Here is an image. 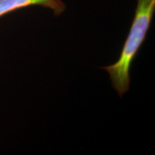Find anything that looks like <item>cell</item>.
<instances>
[{
    "label": "cell",
    "mask_w": 155,
    "mask_h": 155,
    "mask_svg": "<svg viewBox=\"0 0 155 155\" xmlns=\"http://www.w3.org/2000/svg\"><path fill=\"white\" fill-rule=\"evenodd\" d=\"M155 11V0H137L134 17L120 57L113 65L103 67L120 97L129 90L131 63L146 38Z\"/></svg>",
    "instance_id": "obj_1"
},
{
    "label": "cell",
    "mask_w": 155,
    "mask_h": 155,
    "mask_svg": "<svg viewBox=\"0 0 155 155\" xmlns=\"http://www.w3.org/2000/svg\"><path fill=\"white\" fill-rule=\"evenodd\" d=\"M35 5L50 9L56 17L63 14L66 8V5L62 0H0V17Z\"/></svg>",
    "instance_id": "obj_2"
}]
</instances>
